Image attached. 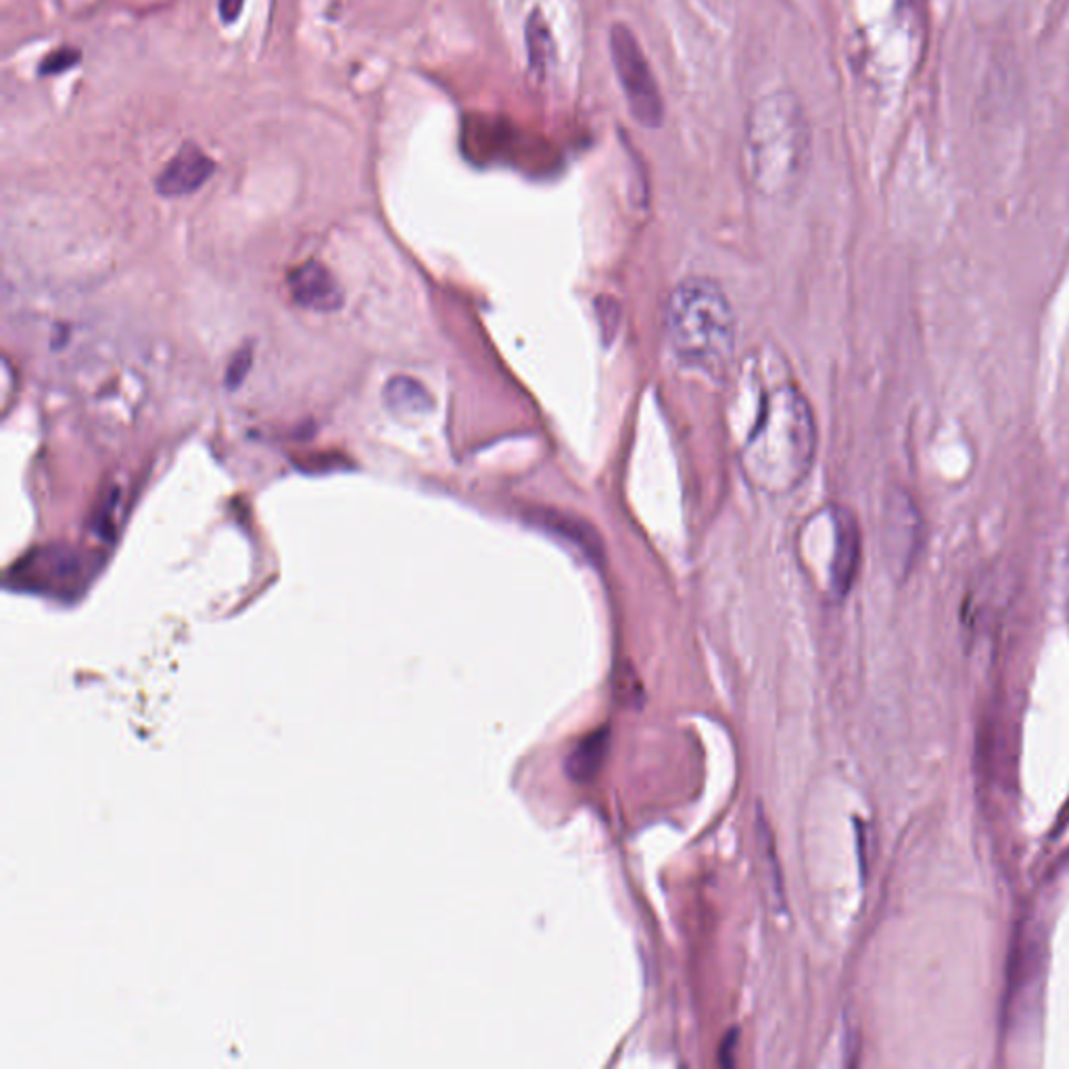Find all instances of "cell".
<instances>
[{
    "mask_svg": "<svg viewBox=\"0 0 1069 1069\" xmlns=\"http://www.w3.org/2000/svg\"><path fill=\"white\" fill-rule=\"evenodd\" d=\"M734 435L739 466L760 492L784 495L807 478L817 454L813 410L781 357L756 351L737 372Z\"/></svg>",
    "mask_w": 1069,
    "mask_h": 1069,
    "instance_id": "1",
    "label": "cell"
},
{
    "mask_svg": "<svg viewBox=\"0 0 1069 1069\" xmlns=\"http://www.w3.org/2000/svg\"><path fill=\"white\" fill-rule=\"evenodd\" d=\"M810 128L803 103L791 92L758 99L744 128V170L754 191L767 199L796 193L808 170Z\"/></svg>",
    "mask_w": 1069,
    "mask_h": 1069,
    "instance_id": "2",
    "label": "cell"
},
{
    "mask_svg": "<svg viewBox=\"0 0 1069 1069\" xmlns=\"http://www.w3.org/2000/svg\"><path fill=\"white\" fill-rule=\"evenodd\" d=\"M666 336L685 366L720 379L736 355V314L717 282L687 279L666 301Z\"/></svg>",
    "mask_w": 1069,
    "mask_h": 1069,
    "instance_id": "3",
    "label": "cell"
},
{
    "mask_svg": "<svg viewBox=\"0 0 1069 1069\" xmlns=\"http://www.w3.org/2000/svg\"><path fill=\"white\" fill-rule=\"evenodd\" d=\"M611 57L633 120L644 128H660L665 120V101L648 57L642 51L632 28L616 23L611 30Z\"/></svg>",
    "mask_w": 1069,
    "mask_h": 1069,
    "instance_id": "4",
    "label": "cell"
},
{
    "mask_svg": "<svg viewBox=\"0 0 1069 1069\" xmlns=\"http://www.w3.org/2000/svg\"><path fill=\"white\" fill-rule=\"evenodd\" d=\"M921 535L924 521L911 495L905 490L890 493L884 512V552L896 575L905 577L911 571L921 547Z\"/></svg>",
    "mask_w": 1069,
    "mask_h": 1069,
    "instance_id": "5",
    "label": "cell"
},
{
    "mask_svg": "<svg viewBox=\"0 0 1069 1069\" xmlns=\"http://www.w3.org/2000/svg\"><path fill=\"white\" fill-rule=\"evenodd\" d=\"M289 291L303 310L331 314L341 310L345 295L333 272L320 262H307L289 274Z\"/></svg>",
    "mask_w": 1069,
    "mask_h": 1069,
    "instance_id": "6",
    "label": "cell"
},
{
    "mask_svg": "<svg viewBox=\"0 0 1069 1069\" xmlns=\"http://www.w3.org/2000/svg\"><path fill=\"white\" fill-rule=\"evenodd\" d=\"M834 556L829 562V587L834 596H846L853 587L860 561V533L857 518L848 510L831 512Z\"/></svg>",
    "mask_w": 1069,
    "mask_h": 1069,
    "instance_id": "7",
    "label": "cell"
},
{
    "mask_svg": "<svg viewBox=\"0 0 1069 1069\" xmlns=\"http://www.w3.org/2000/svg\"><path fill=\"white\" fill-rule=\"evenodd\" d=\"M215 172L213 159L193 142L180 147L172 161L158 178L161 196H184L199 191Z\"/></svg>",
    "mask_w": 1069,
    "mask_h": 1069,
    "instance_id": "8",
    "label": "cell"
},
{
    "mask_svg": "<svg viewBox=\"0 0 1069 1069\" xmlns=\"http://www.w3.org/2000/svg\"><path fill=\"white\" fill-rule=\"evenodd\" d=\"M608 746H611V729L606 727L583 737L566 758V765H564L566 775L575 784H589L592 779H596L597 773L604 767V760L608 756Z\"/></svg>",
    "mask_w": 1069,
    "mask_h": 1069,
    "instance_id": "9",
    "label": "cell"
},
{
    "mask_svg": "<svg viewBox=\"0 0 1069 1069\" xmlns=\"http://www.w3.org/2000/svg\"><path fill=\"white\" fill-rule=\"evenodd\" d=\"M383 400L389 405V410L400 412L404 416L424 414L433 405L428 391L410 376H393L385 385Z\"/></svg>",
    "mask_w": 1069,
    "mask_h": 1069,
    "instance_id": "10",
    "label": "cell"
},
{
    "mask_svg": "<svg viewBox=\"0 0 1069 1069\" xmlns=\"http://www.w3.org/2000/svg\"><path fill=\"white\" fill-rule=\"evenodd\" d=\"M526 47H528L531 70L545 75L549 61L554 57V44H552V32L539 11H533L531 18L526 19Z\"/></svg>",
    "mask_w": 1069,
    "mask_h": 1069,
    "instance_id": "11",
    "label": "cell"
},
{
    "mask_svg": "<svg viewBox=\"0 0 1069 1069\" xmlns=\"http://www.w3.org/2000/svg\"><path fill=\"white\" fill-rule=\"evenodd\" d=\"M80 59L82 54L78 49H59L40 63V75H54V73L71 70Z\"/></svg>",
    "mask_w": 1069,
    "mask_h": 1069,
    "instance_id": "12",
    "label": "cell"
},
{
    "mask_svg": "<svg viewBox=\"0 0 1069 1069\" xmlns=\"http://www.w3.org/2000/svg\"><path fill=\"white\" fill-rule=\"evenodd\" d=\"M251 364H253V350L251 347L239 350V353L232 357L229 370H226V383H229L230 389H236L245 381Z\"/></svg>",
    "mask_w": 1069,
    "mask_h": 1069,
    "instance_id": "13",
    "label": "cell"
},
{
    "mask_svg": "<svg viewBox=\"0 0 1069 1069\" xmlns=\"http://www.w3.org/2000/svg\"><path fill=\"white\" fill-rule=\"evenodd\" d=\"M243 4H245V0H220V18L224 19L226 23H232L234 19L241 16Z\"/></svg>",
    "mask_w": 1069,
    "mask_h": 1069,
    "instance_id": "14",
    "label": "cell"
},
{
    "mask_svg": "<svg viewBox=\"0 0 1069 1069\" xmlns=\"http://www.w3.org/2000/svg\"><path fill=\"white\" fill-rule=\"evenodd\" d=\"M737 1036L736 1032L725 1038L723 1047H720V1066H734V1047H736Z\"/></svg>",
    "mask_w": 1069,
    "mask_h": 1069,
    "instance_id": "15",
    "label": "cell"
}]
</instances>
